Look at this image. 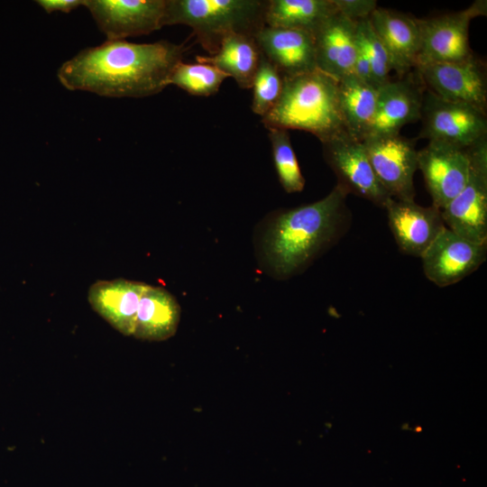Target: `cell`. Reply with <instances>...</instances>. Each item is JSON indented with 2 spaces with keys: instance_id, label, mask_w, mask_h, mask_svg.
<instances>
[{
  "instance_id": "obj_1",
  "label": "cell",
  "mask_w": 487,
  "mask_h": 487,
  "mask_svg": "<svg viewBox=\"0 0 487 487\" xmlns=\"http://www.w3.org/2000/svg\"><path fill=\"white\" fill-rule=\"evenodd\" d=\"M185 51L184 44L164 40L152 43L107 40L65 61L57 78L71 91L106 97L150 96L170 85L172 70Z\"/></svg>"
},
{
  "instance_id": "obj_2",
  "label": "cell",
  "mask_w": 487,
  "mask_h": 487,
  "mask_svg": "<svg viewBox=\"0 0 487 487\" xmlns=\"http://www.w3.org/2000/svg\"><path fill=\"white\" fill-rule=\"evenodd\" d=\"M339 184L323 198L270 214L259 230L257 250L267 273L278 280L307 269L346 233L351 215Z\"/></svg>"
},
{
  "instance_id": "obj_3",
  "label": "cell",
  "mask_w": 487,
  "mask_h": 487,
  "mask_svg": "<svg viewBox=\"0 0 487 487\" xmlns=\"http://www.w3.org/2000/svg\"><path fill=\"white\" fill-rule=\"evenodd\" d=\"M269 128L301 130L323 143L347 133L338 96V81L323 71L283 78L282 91L272 109L262 117Z\"/></svg>"
},
{
  "instance_id": "obj_4",
  "label": "cell",
  "mask_w": 487,
  "mask_h": 487,
  "mask_svg": "<svg viewBox=\"0 0 487 487\" xmlns=\"http://www.w3.org/2000/svg\"><path fill=\"white\" fill-rule=\"evenodd\" d=\"M268 0H166L162 25L184 24L196 41L216 54L234 33L255 35L264 25Z\"/></svg>"
},
{
  "instance_id": "obj_5",
  "label": "cell",
  "mask_w": 487,
  "mask_h": 487,
  "mask_svg": "<svg viewBox=\"0 0 487 487\" xmlns=\"http://www.w3.org/2000/svg\"><path fill=\"white\" fill-rule=\"evenodd\" d=\"M468 151L467 182L441 214L448 229L473 243L487 244V138Z\"/></svg>"
},
{
  "instance_id": "obj_6",
  "label": "cell",
  "mask_w": 487,
  "mask_h": 487,
  "mask_svg": "<svg viewBox=\"0 0 487 487\" xmlns=\"http://www.w3.org/2000/svg\"><path fill=\"white\" fill-rule=\"evenodd\" d=\"M420 120L422 128L418 139L468 148L487 138L485 113L445 100L429 90L423 94Z\"/></svg>"
},
{
  "instance_id": "obj_7",
  "label": "cell",
  "mask_w": 487,
  "mask_h": 487,
  "mask_svg": "<svg viewBox=\"0 0 487 487\" xmlns=\"http://www.w3.org/2000/svg\"><path fill=\"white\" fill-rule=\"evenodd\" d=\"M486 12L487 2L480 0L456 13L417 18L420 33L417 65L455 62L473 56L469 44L470 23L475 17L486 15Z\"/></svg>"
},
{
  "instance_id": "obj_8",
  "label": "cell",
  "mask_w": 487,
  "mask_h": 487,
  "mask_svg": "<svg viewBox=\"0 0 487 487\" xmlns=\"http://www.w3.org/2000/svg\"><path fill=\"white\" fill-rule=\"evenodd\" d=\"M326 161L348 194H354L385 207L392 198L378 179L362 141L348 133L338 134L322 143Z\"/></svg>"
},
{
  "instance_id": "obj_9",
  "label": "cell",
  "mask_w": 487,
  "mask_h": 487,
  "mask_svg": "<svg viewBox=\"0 0 487 487\" xmlns=\"http://www.w3.org/2000/svg\"><path fill=\"white\" fill-rule=\"evenodd\" d=\"M415 69L421 82L437 96L486 114V68L474 55L455 62L418 64Z\"/></svg>"
},
{
  "instance_id": "obj_10",
  "label": "cell",
  "mask_w": 487,
  "mask_h": 487,
  "mask_svg": "<svg viewBox=\"0 0 487 487\" xmlns=\"http://www.w3.org/2000/svg\"><path fill=\"white\" fill-rule=\"evenodd\" d=\"M370 163L388 194L397 200L415 198L414 174L418 170L415 139L400 134L362 140Z\"/></svg>"
},
{
  "instance_id": "obj_11",
  "label": "cell",
  "mask_w": 487,
  "mask_h": 487,
  "mask_svg": "<svg viewBox=\"0 0 487 487\" xmlns=\"http://www.w3.org/2000/svg\"><path fill=\"white\" fill-rule=\"evenodd\" d=\"M468 148L431 141L418 151V169L423 174L432 206L440 210L462 191L467 182Z\"/></svg>"
},
{
  "instance_id": "obj_12",
  "label": "cell",
  "mask_w": 487,
  "mask_h": 487,
  "mask_svg": "<svg viewBox=\"0 0 487 487\" xmlns=\"http://www.w3.org/2000/svg\"><path fill=\"white\" fill-rule=\"evenodd\" d=\"M486 255L487 244L473 243L446 227L420 258L426 277L447 287L475 271Z\"/></svg>"
},
{
  "instance_id": "obj_13",
  "label": "cell",
  "mask_w": 487,
  "mask_h": 487,
  "mask_svg": "<svg viewBox=\"0 0 487 487\" xmlns=\"http://www.w3.org/2000/svg\"><path fill=\"white\" fill-rule=\"evenodd\" d=\"M85 6L107 40H125L161 29L166 0H86Z\"/></svg>"
},
{
  "instance_id": "obj_14",
  "label": "cell",
  "mask_w": 487,
  "mask_h": 487,
  "mask_svg": "<svg viewBox=\"0 0 487 487\" xmlns=\"http://www.w3.org/2000/svg\"><path fill=\"white\" fill-rule=\"evenodd\" d=\"M384 208L395 242L408 255L421 257L446 228L441 210L434 206L391 198Z\"/></svg>"
},
{
  "instance_id": "obj_15",
  "label": "cell",
  "mask_w": 487,
  "mask_h": 487,
  "mask_svg": "<svg viewBox=\"0 0 487 487\" xmlns=\"http://www.w3.org/2000/svg\"><path fill=\"white\" fill-rule=\"evenodd\" d=\"M411 77L389 80L379 87L376 109L363 137L400 134L406 124L420 120L423 94Z\"/></svg>"
},
{
  "instance_id": "obj_16",
  "label": "cell",
  "mask_w": 487,
  "mask_h": 487,
  "mask_svg": "<svg viewBox=\"0 0 487 487\" xmlns=\"http://www.w3.org/2000/svg\"><path fill=\"white\" fill-rule=\"evenodd\" d=\"M254 37L262 54L283 78L317 69L312 33L264 25Z\"/></svg>"
},
{
  "instance_id": "obj_17",
  "label": "cell",
  "mask_w": 487,
  "mask_h": 487,
  "mask_svg": "<svg viewBox=\"0 0 487 487\" xmlns=\"http://www.w3.org/2000/svg\"><path fill=\"white\" fill-rule=\"evenodd\" d=\"M356 22L339 13L314 32L317 68L337 81L354 73Z\"/></svg>"
},
{
  "instance_id": "obj_18",
  "label": "cell",
  "mask_w": 487,
  "mask_h": 487,
  "mask_svg": "<svg viewBox=\"0 0 487 487\" xmlns=\"http://www.w3.org/2000/svg\"><path fill=\"white\" fill-rule=\"evenodd\" d=\"M148 287L142 281L122 278L96 280L88 289L87 299L110 326L124 335H133L140 299Z\"/></svg>"
},
{
  "instance_id": "obj_19",
  "label": "cell",
  "mask_w": 487,
  "mask_h": 487,
  "mask_svg": "<svg viewBox=\"0 0 487 487\" xmlns=\"http://www.w3.org/2000/svg\"><path fill=\"white\" fill-rule=\"evenodd\" d=\"M369 21L391 59L393 70L401 78L416 68L420 51L417 18L377 7Z\"/></svg>"
},
{
  "instance_id": "obj_20",
  "label": "cell",
  "mask_w": 487,
  "mask_h": 487,
  "mask_svg": "<svg viewBox=\"0 0 487 487\" xmlns=\"http://www.w3.org/2000/svg\"><path fill=\"white\" fill-rule=\"evenodd\" d=\"M180 308L175 297L162 287L148 285L142 293L133 336L146 341H164L178 329Z\"/></svg>"
},
{
  "instance_id": "obj_21",
  "label": "cell",
  "mask_w": 487,
  "mask_h": 487,
  "mask_svg": "<svg viewBox=\"0 0 487 487\" xmlns=\"http://www.w3.org/2000/svg\"><path fill=\"white\" fill-rule=\"evenodd\" d=\"M261 57L253 35L234 33L222 41L216 54L197 56L196 60L214 65L233 78L241 88L248 89L252 87Z\"/></svg>"
},
{
  "instance_id": "obj_22",
  "label": "cell",
  "mask_w": 487,
  "mask_h": 487,
  "mask_svg": "<svg viewBox=\"0 0 487 487\" xmlns=\"http://www.w3.org/2000/svg\"><path fill=\"white\" fill-rule=\"evenodd\" d=\"M338 13L335 0H268L265 25L314 33Z\"/></svg>"
},
{
  "instance_id": "obj_23",
  "label": "cell",
  "mask_w": 487,
  "mask_h": 487,
  "mask_svg": "<svg viewBox=\"0 0 487 487\" xmlns=\"http://www.w3.org/2000/svg\"><path fill=\"white\" fill-rule=\"evenodd\" d=\"M379 87L354 74L338 81V96L347 133L362 141L372 121L378 100Z\"/></svg>"
},
{
  "instance_id": "obj_24",
  "label": "cell",
  "mask_w": 487,
  "mask_h": 487,
  "mask_svg": "<svg viewBox=\"0 0 487 487\" xmlns=\"http://www.w3.org/2000/svg\"><path fill=\"white\" fill-rule=\"evenodd\" d=\"M226 74L212 64L197 61H179L170 75V85H175L194 96H208L216 94Z\"/></svg>"
},
{
  "instance_id": "obj_25",
  "label": "cell",
  "mask_w": 487,
  "mask_h": 487,
  "mask_svg": "<svg viewBox=\"0 0 487 487\" xmlns=\"http://www.w3.org/2000/svg\"><path fill=\"white\" fill-rule=\"evenodd\" d=\"M268 132L273 162L280 185L287 193L301 192L305 187V179L293 150L289 131L269 128Z\"/></svg>"
},
{
  "instance_id": "obj_26",
  "label": "cell",
  "mask_w": 487,
  "mask_h": 487,
  "mask_svg": "<svg viewBox=\"0 0 487 487\" xmlns=\"http://www.w3.org/2000/svg\"><path fill=\"white\" fill-rule=\"evenodd\" d=\"M283 87L280 71L262 54L252 85V111L263 117L276 105Z\"/></svg>"
},
{
  "instance_id": "obj_27",
  "label": "cell",
  "mask_w": 487,
  "mask_h": 487,
  "mask_svg": "<svg viewBox=\"0 0 487 487\" xmlns=\"http://www.w3.org/2000/svg\"><path fill=\"white\" fill-rule=\"evenodd\" d=\"M355 34L370 62L373 82L380 87L390 80L389 74L393 70L391 59L372 27L369 18L356 22Z\"/></svg>"
},
{
  "instance_id": "obj_28",
  "label": "cell",
  "mask_w": 487,
  "mask_h": 487,
  "mask_svg": "<svg viewBox=\"0 0 487 487\" xmlns=\"http://www.w3.org/2000/svg\"><path fill=\"white\" fill-rule=\"evenodd\" d=\"M338 13L346 18L359 22L370 17L377 8L374 0H335Z\"/></svg>"
},
{
  "instance_id": "obj_29",
  "label": "cell",
  "mask_w": 487,
  "mask_h": 487,
  "mask_svg": "<svg viewBox=\"0 0 487 487\" xmlns=\"http://www.w3.org/2000/svg\"><path fill=\"white\" fill-rule=\"evenodd\" d=\"M36 3L48 14L69 13L80 5H85L86 0H38Z\"/></svg>"
}]
</instances>
